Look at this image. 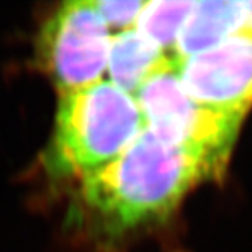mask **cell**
Here are the masks:
<instances>
[{"mask_svg":"<svg viewBox=\"0 0 252 252\" xmlns=\"http://www.w3.org/2000/svg\"><path fill=\"white\" fill-rule=\"evenodd\" d=\"M223 167L204 154L172 146L146 126L116 159L84 176L82 196L111 232H123L169 216L204 179Z\"/></svg>","mask_w":252,"mask_h":252,"instance_id":"6da1fadb","label":"cell"},{"mask_svg":"<svg viewBox=\"0 0 252 252\" xmlns=\"http://www.w3.org/2000/svg\"><path fill=\"white\" fill-rule=\"evenodd\" d=\"M137 100L113 82L99 81L61 94L47 170L87 176L116 159L145 129Z\"/></svg>","mask_w":252,"mask_h":252,"instance_id":"7a4b0ae2","label":"cell"},{"mask_svg":"<svg viewBox=\"0 0 252 252\" xmlns=\"http://www.w3.org/2000/svg\"><path fill=\"white\" fill-rule=\"evenodd\" d=\"M135 94L146 128L159 140L204 154L225 169L243 117L193 100L179 78L178 57L158 67Z\"/></svg>","mask_w":252,"mask_h":252,"instance_id":"3957f363","label":"cell"},{"mask_svg":"<svg viewBox=\"0 0 252 252\" xmlns=\"http://www.w3.org/2000/svg\"><path fill=\"white\" fill-rule=\"evenodd\" d=\"M111 37L94 2L63 3L38 35V61L61 94L100 81Z\"/></svg>","mask_w":252,"mask_h":252,"instance_id":"277c9868","label":"cell"},{"mask_svg":"<svg viewBox=\"0 0 252 252\" xmlns=\"http://www.w3.org/2000/svg\"><path fill=\"white\" fill-rule=\"evenodd\" d=\"M178 71L193 100L245 117L252 105V32H239L210 50L178 58Z\"/></svg>","mask_w":252,"mask_h":252,"instance_id":"5b68a950","label":"cell"},{"mask_svg":"<svg viewBox=\"0 0 252 252\" xmlns=\"http://www.w3.org/2000/svg\"><path fill=\"white\" fill-rule=\"evenodd\" d=\"M243 31H248L246 2H234V0L196 2L178 35L175 57L181 60L210 50Z\"/></svg>","mask_w":252,"mask_h":252,"instance_id":"8992f818","label":"cell"},{"mask_svg":"<svg viewBox=\"0 0 252 252\" xmlns=\"http://www.w3.org/2000/svg\"><path fill=\"white\" fill-rule=\"evenodd\" d=\"M170 57L137 29H126L111 40L108 70L114 85L126 93H137Z\"/></svg>","mask_w":252,"mask_h":252,"instance_id":"52a82bcc","label":"cell"},{"mask_svg":"<svg viewBox=\"0 0 252 252\" xmlns=\"http://www.w3.org/2000/svg\"><path fill=\"white\" fill-rule=\"evenodd\" d=\"M194 3L196 2H186V0L146 2L137 19V31L159 49H173Z\"/></svg>","mask_w":252,"mask_h":252,"instance_id":"ba28073f","label":"cell"},{"mask_svg":"<svg viewBox=\"0 0 252 252\" xmlns=\"http://www.w3.org/2000/svg\"><path fill=\"white\" fill-rule=\"evenodd\" d=\"M146 2L132 0V2H110V0H102L94 2L99 14L108 26L113 28H128L134 22H137L138 15Z\"/></svg>","mask_w":252,"mask_h":252,"instance_id":"9c48e42d","label":"cell"},{"mask_svg":"<svg viewBox=\"0 0 252 252\" xmlns=\"http://www.w3.org/2000/svg\"><path fill=\"white\" fill-rule=\"evenodd\" d=\"M248 9V31L252 32V2H246Z\"/></svg>","mask_w":252,"mask_h":252,"instance_id":"30bf717a","label":"cell"}]
</instances>
